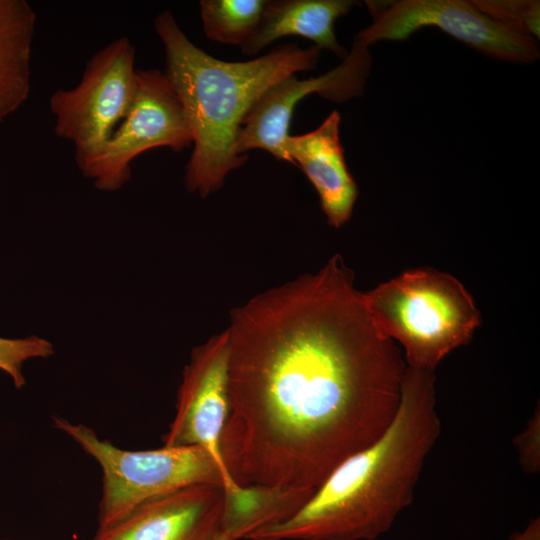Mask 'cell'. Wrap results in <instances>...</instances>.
Instances as JSON below:
<instances>
[{
    "label": "cell",
    "mask_w": 540,
    "mask_h": 540,
    "mask_svg": "<svg viewBox=\"0 0 540 540\" xmlns=\"http://www.w3.org/2000/svg\"><path fill=\"white\" fill-rule=\"evenodd\" d=\"M354 280L335 254L231 311L220 452L237 485L314 494L394 419L407 365Z\"/></svg>",
    "instance_id": "6da1fadb"
},
{
    "label": "cell",
    "mask_w": 540,
    "mask_h": 540,
    "mask_svg": "<svg viewBox=\"0 0 540 540\" xmlns=\"http://www.w3.org/2000/svg\"><path fill=\"white\" fill-rule=\"evenodd\" d=\"M440 433L435 374L407 367L400 404L386 431L338 465L293 515L247 539H377L411 504Z\"/></svg>",
    "instance_id": "7a4b0ae2"
},
{
    "label": "cell",
    "mask_w": 540,
    "mask_h": 540,
    "mask_svg": "<svg viewBox=\"0 0 540 540\" xmlns=\"http://www.w3.org/2000/svg\"><path fill=\"white\" fill-rule=\"evenodd\" d=\"M154 29L165 52V71L180 100L193 136L186 166L189 192L206 197L242 166L236 141L242 123L264 92L280 80L316 68L321 49L296 44L277 46L254 60L228 62L195 46L170 11L161 12Z\"/></svg>",
    "instance_id": "3957f363"
},
{
    "label": "cell",
    "mask_w": 540,
    "mask_h": 540,
    "mask_svg": "<svg viewBox=\"0 0 540 540\" xmlns=\"http://www.w3.org/2000/svg\"><path fill=\"white\" fill-rule=\"evenodd\" d=\"M362 299L377 331L398 342L407 367L417 370L434 372L481 324L464 285L431 268L404 271L362 292Z\"/></svg>",
    "instance_id": "277c9868"
},
{
    "label": "cell",
    "mask_w": 540,
    "mask_h": 540,
    "mask_svg": "<svg viewBox=\"0 0 540 540\" xmlns=\"http://www.w3.org/2000/svg\"><path fill=\"white\" fill-rule=\"evenodd\" d=\"M53 425L91 456L102 470V497L98 530L108 528L140 505L197 484L225 488L226 496L238 494L226 469L200 447H167L130 451L100 439L94 429L53 417Z\"/></svg>",
    "instance_id": "5b68a950"
},
{
    "label": "cell",
    "mask_w": 540,
    "mask_h": 540,
    "mask_svg": "<svg viewBox=\"0 0 540 540\" xmlns=\"http://www.w3.org/2000/svg\"><path fill=\"white\" fill-rule=\"evenodd\" d=\"M136 91L135 48L121 36L92 55L74 88L52 93L55 135L74 146L75 160L89 155L126 117Z\"/></svg>",
    "instance_id": "8992f818"
},
{
    "label": "cell",
    "mask_w": 540,
    "mask_h": 540,
    "mask_svg": "<svg viewBox=\"0 0 540 540\" xmlns=\"http://www.w3.org/2000/svg\"><path fill=\"white\" fill-rule=\"evenodd\" d=\"M192 143L185 111L164 72L137 70V91L126 117L100 147L75 161L97 189L116 191L130 179L131 163L143 152L181 151Z\"/></svg>",
    "instance_id": "52a82bcc"
},
{
    "label": "cell",
    "mask_w": 540,
    "mask_h": 540,
    "mask_svg": "<svg viewBox=\"0 0 540 540\" xmlns=\"http://www.w3.org/2000/svg\"><path fill=\"white\" fill-rule=\"evenodd\" d=\"M366 5L372 22L355 40L367 47L380 41H402L432 26L497 60L531 63L540 56L536 39L506 29L479 11L472 1H366Z\"/></svg>",
    "instance_id": "ba28073f"
},
{
    "label": "cell",
    "mask_w": 540,
    "mask_h": 540,
    "mask_svg": "<svg viewBox=\"0 0 540 540\" xmlns=\"http://www.w3.org/2000/svg\"><path fill=\"white\" fill-rule=\"evenodd\" d=\"M371 63L369 47L354 39L346 57L327 73L303 80L293 74L271 86L245 117L236 141L237 154L261 149L290 163L284 142L297 103L312 93L339 103L361 96Z\"/></svg>",
    "instance_id": "9c48e42d"
},
{
    "label": "cell",
    "mask_w": 540,
    "mask_h": 540,
    "mask_svg": "<svg viewBox=\"0 0 540 540\" xmlns=\"http://www.w3.org/2000/svg\"><path fill=\"white\" fill-rule=\"evenodd\" d=\"M228 363L226 329L193 350L163 446L200 447L225 468L220 441L228 414Z\"/></svg>",
    "instance_id": "30bf717a"
},
{
    "label": "cell",
    "mask_w": 540,
    "mask_h": 540,
    "mask_svg": "<svg viewBox=\"0 0 540 540\" xmlns=\"http://www.w3.org/2000/svg\"><path fill=\"white\" fill-rule=\"evenodd\" d=\"M225 507L223 486L192 485L140 505L93 540H214Z\"/></svg>",
    "instance_id": "8fae6325"
},
{
    "label": "cell",
    "mask_w": 540,
    "mask_h": 540,
    "mask_svg": "<svg viewBox=\"0 0 540 540\" xmlns=\"http://www.w3.org/2000/svg\"><path fill=\"white\" fill-rule=\"evenodd\" d=\"M284 150L315 188L327 223L338 229L351 218L359 190L340 141V114L333 111L314 130L288 135Z\"/></svg>",
    "instance_id": "7c38bea8"
},
{
    "label": "cell",
    "mask_w": 540,
    "mask_h": 540,
    "mask_svg": "<svg viewBox=\"0 0 540 540\" xmlns=\"http://www.w3.org/2000/svg\"><path fill=\"white\" fill-rule=\"evenodd\" d=\"M353 0H272L267 2L261 21L240 48L254 55L285 36H300L344 59L348 51L337 41L335 22L357 5Z\"/></svg>",
    "instance_id": "4fadbf2b"
},
{
    "label": "cell",
    "mask_w": 540,
    "mask_h": 540,
    "mask_svg": "<svg viewBox=\"0 0 540 540\" xmlns=\"http://www.w3.org/2000/svg\"><path fill=\"white\" fill-rule=\"evenodd\" d=\"M36 19L27 1L0 0V122L29 97Z\"/></svg>",
    "instance_id": "5bb4252c"
},
{
    "label": "cell",
    "mask_w": 540,
    "mask_h": 540,
    "mask_svg": "<svg viewBox=\"0 0 540 540\" xmlns=\"http://www.w3.org/2000/svg\"><path fill=\"white\" fill-rule=\"evenodd\" d=\"M268 0H202L204 33L213 41L241 46L257 29Z\"/></svg>",
    "instance_id": "9a60e30c"
},
{
    "label": "cell",
    "mask_w": 540,
    "mask_h": 540,
    "mask_svg": "<svg viewBox=\"0 0 540 540\" xmlns=\"http://www.w3.org/2000/svg\"><path fill=\"white\" fill-rule=\"evenodd\" d=\"M483 14L506 29L534 39L540 36L538 0H471Z\"/></svg>",
    "instance_id": "2e32d148"
},
{
    "label": "cell",
    "mask_w": 540,
    "mask_h": 540,
    "mask_svg": "<svg viewBox=\"0 0 540 540\" xmlns=\"http://www.w3.org/2000/svg\"><path fill=\"white\" fill-rule=\"evenodd\" d=\"M54 353L52 344L38 336L21 339L0 337V370L5 372L17 389H21L26 380L23 365L34 358H48Z\"/></svg>",
    "instance_id": "e0dca14e"
},
{
    "label": "cell",
    "mask_w": 540,
    "mask_h": 540,
    "mask_svg": "<svg viewBox=\"0 0 540 540\" xmlns=\"http://www.w3.org/2000/svg\"><path fill=\"white\" fill-rule=\"evenodd\" d=\"M519 464L528 474L540 470V412L539 406L527 421L524 429L513 439Z\"/></svg>",
    "instance_id": "ac0fdd59"
},
{
    "label": "cell",
    "mask_w": 540,
    "mask_h": 540,
    "mask_svg": "<svg viewBox=\"0 0 540 540\" xmlns=\"http://www.w3.org/2000/svg\"><path fill=\"white\" fill-rule=\"evenodd\" d=\"M508 540H540V519H531L521 531L512 534Z\"/></svg>",
    "instance_id": "d6986e66"
},
{
    "label": "cell",
    "mask_w": 540,
    "mask_h": 540,
    "mask_svg": "<svg viewBox=\"0 0 540 540\" xmlns=\"http://www.w3.org/2000/svg\"><path fill=\"white\" fill-rule=\"evenodd\" d=\"M214 540H232V539L222 530Z\"/></svg>",
    "instance_id": "ffe728a7"
}]
</instances>
